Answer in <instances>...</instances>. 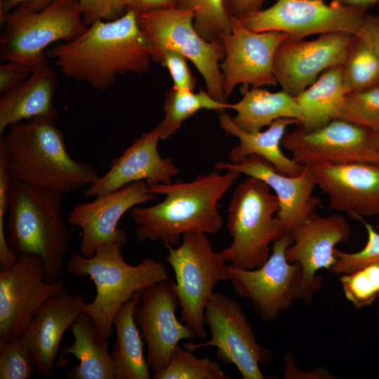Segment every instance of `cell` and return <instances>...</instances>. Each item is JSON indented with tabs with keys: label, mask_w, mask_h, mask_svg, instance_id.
<instances>
[{
	"label": "cell",
	"mask_w": 379,
	"mask_h": 379,
	"mask_svg": "<svg viewBox=\"0 0 379 379\" xmlns=\"http://www.w3.org/2000/svg\"><path fill=\"white\" fill-rule=\"evenodd\" d=\"M128 0H79L84 23L88 26L99 20H112L126 11Z\"/></svg>",
	"instance_id": "39"
},
{
	"label": "cell",
	"mask_w": 379,
	"mask_h": 379,
	"mask_svg": "<svg viewBox=\"0 0 379 379\" xmlns=\"http://www.w3.org/2000/svg\"><path fill=\"white\" fill-rule=\"evenodd\" d=\"M178 306L175 284L168 279L144 288L134 309L133 318L146 343V359L152 375L168 366L180 341L196 339L191 329L177 319Z\"/></svg>",
	"instance_id": "15"
},
{
	"label": "cell",
	"mask_w": 379,
	"mask_h": 379,
	"mask_svg": "<svg viewBox=\"0 0 379 379\" xmlns=\"http://www.w3.org/2000/svg\"><path fill=\"white\" fill-rule=\"evenodd\" d=\"M160 140L158 125L142 133L121 155L111 161L109 170L87 187L85 197H95L138 181H145L149 186L172 183V178L179 173V169L172 158L159 154Z\"/></svg>",
	"instance_id": "23"
},
{
	"label": "cell",
	"mask_w": 379,
	"mask_h": 379,
	"mask_svg": "<svg viewBox=\"0 0 379 379\" xmlns=\"http://www.w3.org/2000/svg\"><path fill=\"white\" fill-rule=\"evenodd\" d=\"M331 209L359 220L379 215V166L368 162L309 166Z\"/></svg>",
	"instance_id": "20"
},
{
	"label": "cell",
	"mask_w": 379,
	"mask_h": 379,
	"mask_svg": "<svg viewBox=\"0 0 379 379\" xmlns=\"http://www.w3.org/2000/svg\"><path fill=\"white\" fill-rule=\"evenodd\" d=\"M34 371L30 357L18 338L0 343V379H29Z\"/></svg>",
	"instance_id": "37"
},
{
	"label": "cell",
	"mask_w": 379,
	"mask_h": 379,
	"mask_svg": "<svg viewBox=\"0 0 379 379\" xmlns=\"http://www.w3.org/2000/svg\"><path fill=\"white\" fill-rule=\"evenodd\" d=\"M366 14V10L335 1L327 4L324 0H277L240 21L249 30L280 32L287 34L288 39L298 41L311 34L337 32L357 35Z\"/></svg>",
	"instance_id": "12"
},
{
	"label": "cell",
	"mask_w": 379,
	"mask_h": 379,
	"mask_svg": "<svg viewBox=\"0 0 379 379\" xmlns=\"http://www.w3.org/2000/svg\"><path fill=\"white\" fill-rule=\"evenodd\" d=\"M64 288L61 279H45L35 254L20 255L12 267L0 270V343L20 337L43 304Z\"/></svg>",
	"instance_id": "13"
},
{
	"label": "cell",
	"mask_w": 379,
	"mask_h": 379,
	"mask_svg": "<svg viewBox=\"0 0 379 379\" xmlns=\"http://www.w3.org/2000/svg\"><path fill=\"white\" fill-rule=\"evenodd\" d=\"M346 95L342 65L326 69L312 84L295 97L302 113L298 126L310 131L338 119Z\"/></svg>",
	"instance_id": "29"
},
{
	"label": "cell",
	"mask_w": 379,
	"mask_h": 379,
	"mask_svg": "<svg viewBox=\"0 0 379 379\" xmlns=\"http://www.w3.org/2000/svg\"><path fill=\"white\" fill-rule=\"evenodd\" d=\"M227 109H230V103L215 100L207 91L201 89L195 93L193 91H178L172 87L166 93L164 117L158 124L161 140L175 133L186 119L201 110L222 112Z\"/></svg>",
	"instance_id": "30"
},
{
	"label": "cell",
	"mask_w": 379,
	"mask_h": 379,
	"mask_svg": "<svg viewBox=\"0 0 379 379\" xmlns=\"http://www.w3.org/2000/svg\"><path fill=\"white\" fill-rule=\"evenodd\" d=\"M154 379H230L218 362L208 357L199 358L193 351L178 345L168 366L152 375Z\"/></svg>",
	"instance_id": "33"
},
{
	"label": "cell",
	"mask_w": 379,
	"mask_h": 379,
	"mask_svg": "<svg viewBox=\"0 0 379 379\" xmlns=\"http://www.w3.org/2000/svg\"><path fill=\"white\" fill-rule=\"evenodd\" d=\"M166 260L172 267L180 307V321L204 340V312L216 284L229 280L227 261L214 251L207 234H184L176 246H166Z\"/></svg>",
	"instance_id": "8"
},
{
	"label": "cell",
	"mask_w": 379,
	"mask_h": 379,
	"mask_svg": "<svg viewBox=\"0 0 379 379\" xmlns=\"http://www.w3.org/2000/svg\"><path fill=\"white\" fill-rule=\"evenodd\" d=\"M378 1L379 0H333V1L348 7L361 8L366 11L368 8L378 4Z\"/></svg>",
	"instance_id": "45"
},
{
	"label": "cell",
	"mask_w": 379,
	"mask_h": 379,
	"mask_svg": "<svg viewBox=\"0 0 379 379\" xmlns=\"http://www.w3.org/2000/svg\"><path fill=\"white\" fill-rule=\"evenodd\" d=\"M175 7L194 11V26L208 41L222 42L231 32L232 17L225 0H175Z\"/></svg>",
	"instance_id": "32"
},
{
	"label": "cell",
	"mask_w": 379,
	"mask_h": 379,
	"mask_svg": "<svg viewBox=\"0 0 379 379\" xmlns=\"http://www.w3.org/2000/svg\"><path fill=\"white\" fill-rule=\"evenodd\" d=\"M3 0H0V2L2 1Z\"/></svg>",
	"instance_id": "48"
},
{
	"label": "cell",
	"mask_w": 379,
	"mask_h": 379,
	"mask_svg": "<svg viewBox=\"0 0 379 379\" xmlns=\"http://www.w3.org/2000/svg\"><path fill=\"white\" fill-rule=\"evenodd\" d=\"M378 8H379V1H378Z\"/></svg>",
	"instance_id": "47"
},
{
	"label": "cell",
	"mask_w": 379,
	"mask_h": 379,
	"mask_svg": "<svg viewBox=\"0 0 379 379\" xmlns=\"http://www.w3.org/2000/svg\"><path fill=\"white\" fill-rule=\"evenodd\" d=\"M367 232V241L359 251L347 253L335 248L334 254L336 261L331 268L335 274H347L364 266L379 262V232L363 218L359 219Z\"/></svg>",
	"instance_id": "36"
},
{
	"label": "cell",
	"mask_w": 379,
	"mask_h": 379,
	"mask_svg": "<svg viewBox=\"0 0 379 379\" xmlns=\"http://www.w3.org/2000/svg\"><path fill=\"white\" fill-rule=\"evenodd\" d=\"M293 242L286 255L291 263L302 267V279L298 288V300L312 303L314 294L322 284V277L317 275L321 269L331 270L336 261L335 246L348 240L351 227L339 213L321 216L315 211L292 231Z\"/></svg>",
	"instance_id": "17"
},
{
	"label": "cell",
	"mask_w": 379,
	"mask_h": 379,
	"mask_svg": "<svg viewBox=\"0 0 379 379\" xmlns=\"http://www.w3.org/2000/svg\"><path fill=\"white\" fill-rule=\"evenodd\" d=\"M220 128L227 133L235 136L239 144L228 153L230 162L237 164L250 155H258L271 163L277 171L290 176L299 175L305 166L286 157L281 151L282 139L288 126L300 124L295 119L282 118L274 121L267 129L254 133L238 127L227 113L222 112L218 117Z\"/></svg>",
	"instance_id": "25"
},
{
	"label": "cell",
	"mask_w": 379,
	"mask_h": 379,
	"mask_svg": "<svg viewBox=\"0 0 379 379\" xmlns=\"http://www.w3.org/2000/svg\"><path fill=\"white\" fill-rule=\"evenodd\" d=\"M279 208L277 197L263 181L248 176L240 182L228 208L226 227L232 240L221 251L225 260L244 269L260 267L285 232Z\"/></svg>",
	"instance_id": "7"
},
{
	"label": "cell",
	"mask_w": 379,
	"mask_h": 379,
	"mask_svg": "<svg viewBox=\"0 0 379 379\" xmlns=\"http://www.w3.org/2000/svg\"><path fill=\"white\" fill-rule=\"evenodd\" d=\"M156 62L168 69L173 81V88L178 91L194 90L196 79L183 55L172 50H166L159 55Z\"/></svg>",
	"instance_id": "38"
},
{
	"label": "cell",
	"mask_w": 379,
	"mask_h": 379,
	"mask_svg": "<svg viewBox=\"0 0 379 379\" xmlns=\"http://www.w3.org/2000/svg\"><path fill=\"white\" fill-rule=\"evenodd\" d=\"M1 23V60L20 63L31 72L48 61L46 50L48 46L71 41L87 27L79 0H58L41 10L20 4Z\"/></svg>",
	"instance_id": "6"
},
{
	"label": "cell",
	"mask_w": 379,
	"mask_h": 379,
	"mask_svg": "<svg viewBox=\"0 0 379 379\" xmlns=\"http://www.w3.org/2000/svg\"><path fill=\"white\" fill-rule=\"evenodd\" d=\"M8 128L0 134V142L13 179L64 194L88 187L100 177L92 166L69 154L54 119L36 117Z\"/></svg>",
	"instance_id": "3"
},
{
	"label": "cell",
	"mask_w": 379,
	"mask_h": 379,
	"mask_svg": "<svg viewBox=\"0 0 379 379\" xmlns=\"http://www.w3.org/2000/svg\"><path fill=\"white\" fill-rule=\"evenodd\" d=\"M143 289L137 291L117 312L113 326L116 340L110 352L115 379H149L150 369L143 352L140 331L135 322L133 311Z\"/></svg>",
	"instance_id": "28"
},
{
	"label": "cell",
	"mask_w": 379,
	"mask_h": 379,
	"mask_svg": "<svg viewBox=\"0 0 379 379\" xmlns=\"http://www.w3.org/2000/svg\"><path fill=\"white\" fill-rule=\"evenodd\" d=\"M373 131V140L378 158L377 164L379 166V130Z\"/></svg>",
	"instance_id": "46"
},
{
	"label": "cell",
	"mask_w": 379,
	"mask_h": 379,
	"mask_svg": "<svg viewBox=\"0 0 379 379\" xmlns=\"http://www.w3.org/2000/svg\"><path fill=\"white\" fill-rule=\"evenodd\" d=\"M58 88L55 72L48 61L29 77L0 97V134L12 125L36 117L55 119L58 112L53 103Z\"/></svg>",
	"instance_id": "24"
},
{
	"label": "cell",
	"mask_w": 379,
	"mask_h": 379,
	"mask_svg": "<svg viewBox=\"0 0 379 379\" xmlns=\"http://www.w3.org/2000/svg\"><path fill=\"white\" fill-rule=\"evenodd\" d=\"M354 35L347 32L321 34L310 41L285 39L274 58V74L282 90L293 97L312 84L320 73L341 66Z\"/></svg>",
	"instance_id": "18"
},
{
	"label": "cell",
	"mask_w": 379,
	"mask_h": 379,
	"mask_svg": "<svg viewBox=\"0 0 379 379\" xmlns=\"http://www.w3.org/2000/svg\"><path fill=\"white\" fill-rule=\"evenodd\" d=\"M156 198L145 181H138L74 206L67 222L81 230L80 253L91 257L102 244L125 245L128 239L126 232L118 227L120 219L130 209Z\"/></svg>",
	"instance_id": "19"
},
{
	"label": "cell",
	"mask_w": 379,
	"mask_h": 379,
	"mask_svg": "<svg viewBox=\"0 0 379 379\" xmlns=\"http://www.w3.org/2000/svg\"><path fill=\"white\" fill-rule=\"evenodd\" d=\"M31 71L26 66L15 62H3L0 65V93L15 87L27 79Z\"/></svg>",
	"instance_id": "40"
},
{
	"label": "cell",
	"mask_w": 379,
	"mask_h": 379,
	"mask_svg": "<svg viewBox=\"0 0 379 379\" xmlns=\"http://www.w3.org/2000/svg\"><path fill=\"white\" fill-rule=\"evenodd\" d=\"M204 324L211 338L201 343L190 342L182 346L195 350L208 346L216 348L222 362L234 365L244 379H263L260 365L272 358L271 351L260 345L242 307L235 300L215 291L206 307Z\"/></svg>",
	"instance_id": "11"
},
{
	"label": "cell",
	"mask_w": 379,
	"mask_h": 379,
	"mask_svg": "<svg viewBox=\"0 0 379 379\" xmlns=\"http://www.w3.org/2000/svg\"><path fill=\"white\" fill-rule=\"evenodd\" d=\"M84 302L82 294L72 295L65 288L43 304L18 338L35 372L44 377L53 375L63 336L82 312Z\"/></svg>",
	"instance_id": "22"
},
{
	"label": "cell",
	"mask_w": 379,
	"mask_h": 379,
	"mask_svg": "<svg viewBox=\"0 0 379 379\" xmlns=\"http://www.w3.org/2000/svg\"><path fill=\"white\" fill-rule=\"evenodd\" d=\"M46 54L63 74L99 91L109 88L119 74L147 73L152 60L150 44L131 10L87 26L77 38L53 44Z\"/></svg>",
	"instance_id": "1"
},
{
	"label": "cell",
	"mask_w": 379,
	"mask_h": 379,
	"mask_svg": "<svg viewBox=\"0 0 379 379\" xmlns=\"http://www.w3.org/2000/svg\"><path fill=\"white\" fill-rule=\"evenodd\" d=\"M71 330L74 341L62 349L60 355H74L79 363L67 374V378L115 379L108 340L100 336L94 321L82 311Z\"/></svg>",
	"instance_id": "26"
},
{
	"label": "cell",
	"mask_w": 379,
	"mask_h": 379,
	"mask_svg": "<svg viewBox=\"0 0 379 379\" xmlns=\"http://www.w3.org/2000/svg\"><path fill=\"white\" fill-rule=\"evenodd\" d=\"M215 169L235 171L266 183L277 197L279 208L277 215L285 230L293 231L321 204V199L313 195L317 185L309 166H305L299 175L290 176L277 171L262 157L253 154L237 164L218 161Z\"/></svg>",
	"instance_id": "21"
},
{
	"label": "cell",
	"mask_w": 379,
	"mask_h": 379,
	"mask_svg": "<svg viewBox=\"0 0 379 379\" xmlns=\"http://www.w3.org/2000/svg\"><path fill=\"white\" fill-rule=\"evenodd\" d=\"M175 7V0H128L126 11L142 12Z\"/></svg>",
	"instance_id": "43"
},
{
	"label": "cell",
	"mask_w": 379,
	"mask_h": 379,
	"mask_svg": "<svg viewBox=\"0 0 379 379\" xmlns=\"http://www.w3.org/2000/svg\"><path fill=\"white\" fill-rule=\"evenodd\" d=\"M292 242V232L285 230L272 244L269 258L260 267L250 270L227 265L229 281L234 293L248 299L267 322L275 321L298 300L302 267L298 262H289L286 255Z\"/></svg>",
	"instance_id": "10"
},
{
	"label": "cell",
	"mask_w": 379,
	"mask_h": 379,
	"mask_svg": "<svg viewBox=\"0 0 379 379\" xmlns=\"http://www.w3.org/2000/svg\"><path fill=\"white\" fill-rule=\"evenodd\" d=\"M288 38L280 32H255L232 17L231 32L222 38L225 58L220 68L227 98L239 85L252 87L277 85L273 62L279 45Z\"/></svg>",
	"instance_id": "16"
},
{
	"label": "cell",
	"mask_w": 379,
	"mask_h": 379,
	"mask_svg": "<svg viewBox=\"0 0 379 379\" xmlns=\"http://www.w3.org/2000/svg\"><path fill=\"white\" fill-rule=\"evenodd\" d=\"M357 35L364 39L379 57V15L366 14Z\"/></svg>",
	"instance_id": "42"
},
{
	"label": "cell",
	"mask_w": 379,
	"mask_h": 379,
	"mask_svg": "<svg viewBox=\"0 0 379 379\" xmlns=\"http://www.w3.org/2000/svg\"><path fill=\"white\" fill-rule=\"evenodd\" d=\"M338 119L367 128L379 130V86L347 94Z\"/></svg>",
	"instance_id": "35"
},
{
	"label": "cell",
	"mask_w": 379,
	"mask_h": 379,
	"mask_svg": "<svg viewBox=\"0 0 379 379\" xmlns=\"http://www.w3.org/2000/svg\"><path fill=\"white\" fill-rule=\"evenodd\" d=\"M343 84L346 94L379 86V57L362 37L355 35L342 65Z\"/></svg>",
	"instance_id": "31"
},
{
	"label": "cell",
	"mask_w": 379,
	"mask_h": 379,
	"mask_svg": "<svg viewBox=\"0 0 379 379\" xmlns=\"http://www.w3.org/2000/svg\"><path fill=\"white\" fill-rule=\"evenodd\" d=\"M230 15L244 19L261 9L265 0H225Z\"/></svg>",
	"instance_id": "41"
},
{
	"label": "cell",
	"mask_w": 379,
	"mask_h": 379,
	"mask_svg": "<svg viewBox=\"0 0 379 379\" xmlns=\"http://www.w3.org/2000/svg\"><path fill=\"white\" fill-rule=\"evenodd\" d=\"M241 92L242 98L230 103V109L236 112L233 121L244 131H260L282 118L295 119L300 122L302 120L301 110L295 97L284 90L270 92L261 87H252Z\"/></svg>",
	"instance_id": "27"
},
{
	"label": "cell",
	"mask_w": 379,
	"mask_h": 379,
	"mask_svg": "<svg viewBox=\"0 0 379 379\" xmlns=\"http://www.w3.org/2000/svg\"><path fill=\"white\" fill-rule=\"evenodd\" d=\"M62 194L13 179L5 222L11 251L17 255H39L48 281L62 274L72 239L61 215Z\"/></svg>",
	"instance_id": "4"
},
{
	"label": "cell",
	"mask_w": 379,
	"mask_h": 379,
	"mask_svg": "<svg viewBox=\"0 0 379 379\" xmlns=\"http://www.w3.org/2000/svg\"><path fill=\"white\" fill-rule=\"evenodd\" d=\"M58 0H3L0 2V21L16 6L27 3L34 9L41 10Z\"/></svg>",
	"instance_id": "44"
},
{
	"label": "cell",
	"mask_w": 379,
	"mask_h": 379,
	"mask_svg": "<svg viewBox=\"0 0 379 379\" xmlns=\"http://www.w3.org/2000/svg\"><path fill=\"white\" fill-rule=\"evenodd\" d=\"M340 281L346 299L356 309L367 307L379 298V262L342 274Z\"/></svg>",
	"instance_id": "34"
},
{
	"label": "cell",
	"mask_w": 379,
	"mask_h": 379,
	"mask_svg": "<svg viewBox=\"0 0 379 379\" xmlns=\"http://www.w3.org/2000/svg\"><path fill=\"white\" fill-rule=\"evenodd\" d=\"M240 175L235 171L220 173L215 170L199 174L190 182L178 180L149 186L152 194L165 197L152 206L131 210L137 240L176 246L187 233L218 234L224 222L219 201Z\"/></svg>",
	"instance_id": "2"
},
{
	"label": "cell",
	"mask_w": 379,
	"mask_h": 379,
	"mask_svg": "<svg viewBox=\"0 0 379 379\" xmlns=\"http://www.w3.org/2000/svg\"><path fill=\"white\" fill-rule=\"evenodd\" d=\"M122 246L108 243L98 246L93 255L72 253L66 264L75 277H88L94 282L96 294L82 311L95 322L100 336L108 340L113 331L114 318L119 308L138 291L169 279L165 265L154 258H143L138 264L126 262Z\"/></svg>",
	"instance_id": "5"
},
{
	"label": "cell",
	"mask_w": 379,
	"mask_h": 379,
	"mask_svg": "<svg viewBox=\"0 0 379 379\" xmlns=\"http://www.w3.org/2000/svg\"><path fill=\"white\" fill-rule=\"evenodd\" d=\"M194 11L176 7L137 14L138 25L151 46L153 61L166 50L190 60L201 74L208 93L228 103L220 62L225 55L222 42L208 41L194 26Z\"/></svg>",
	"instance_id": "9"
},
{
	"label": "cell",
	"mask_w": 379,
	"mask_h": 379,
	"mask_svg": "<svg viewBox=\"0 0 379 379\" xmlns=\"http://www.w3.org/2000/svg\"><path fill=\"white\" fill-rule=\"evenodd\" d=\"M281 146L302 166L346 162L377 164L373 131L340 119L313 129L300 126L284 135Z\"/></svg>",
	"instance_id": "14"
}]
</instances>
